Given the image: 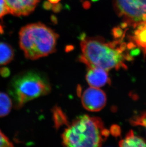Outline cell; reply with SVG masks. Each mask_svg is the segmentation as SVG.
Here are the masks:
<instances>
[{
  "label": "cell",
  "instance_id": "obj_18",
  "mask_svg": "<svg viewBox=\"0 0 146 147\" xmlns=\"http://www.w3.org/2000/svg\"><path fill=\"white\" fill-rule=\"evenodd\" d=\"M60 0H49V1L51 3H58V1Z\"/></svg>",
  "mask_w": 146,
  "mask_h": 147
},
{
  "label": "cell",
  "instance_id": "obj_4",
  "mask_svg": "<svg viewBox=\"0 0 146 147\" xmlns=\"http://www.w3.org/2000/svg\"><path fill=\"white\" fill-rule=\"evenodd\" d=\"M51 86L44 75L35 71L21 72L13 77L8 92L15 108L19 109L28 101L50 93Z\"/></svg>",
  "mask_w": 146,
  "mask_h": 147
},
{
  "label": "cell",
  "instance_id": "obj_12",
  "mask_svg": "<svg viewBox=\"0 0 146 147\" xmlns=\"http://www.w3.org/2000/svg\"><path fill=\"white\" fill-rule=\"evenodd\" d=\"M12 106L11 98L7 94L0 92V117L8 115L11 111Z\"/></svg>",
  "mask_w": 146,
  "mask_h": 147
},
{
  "label": "cell",
  "instance_id": "obj_17",
  "mask_svg": "<svg viewBox=\"0 0 146 147\" xmlns=\"http://www.w3.org/2000/svg\"><path fill=\"white\" fill-rule=\"evenodd\" d=\"M113 127H114V128H112V129H113V131L112 132V134L115 136H118L121 132L120 131V128H119L118 126H116V125L113 126Z\"/></svg>",
  "mask_w": 146,
  "mask_h": 147
},
{
  "label": "cell",
  "instance_id": "obj_7",
  "mask_svg": "<svg viewBox=\"0 0 146 147\" xmlns=\"http://www.w3.org/2000/svg\"><path fill=\"white\" fill-rule=\"evenodd\" d=\"M9 13L17 16H26L32 13L40 0H5Z\"/></svg>",
  "mask_w": 146,
  "mask_h": 147
},
{
  "label": "cell",
  "instance_id": "obj_2",
  "mask_svg": "<svg viewBox=\"0 0 146 147\" xmlns=\"http://www.w3.org/2000/svg\"><path fill=\"white\" fill-rule=\"evenodd\" d=\"M109 131L98 117L81 116L73 121L62 134V144L66 147H101Z\"/></svg>",
  "mask_w": 146,
  "mask_h": 147
},
{
  "label": "cell",
  "instance_id": "obj_1",
  "mask_svg": "<svg viewBox=\"0 0 146 147\" xmlns=\"http://www.w3.org/2000/svg\"><path fill=\"white\" fill-rule=\"evenodd\" d=\"M79 60L87 67H98L108 71L127 68L126 63L133 59L127 51L128 45L121 40L106 42L100 37H83Z\"/></svg>",
  "mask_w": 146,
  "mask_h": 147
},
{
  "label": "cell",
  "instance_id": "obj_16",
  "mask_svg": "<svg viewBox=\"0 0 146 147\" xmlns=\"http://www.w3.org/2000/svg\"><path fill=\"white\" fill-rule=\"evenodd\" d=\"M9 13L5 0H0V19Z\"/></svg>",
  "mask_w": 146,
  "mask_h": 147
},
{
  "label": "cell",
  "instance_id": "obj_5",
  "mask_svg": "<svg viewBox=\"0 0 146 147\" xmlns=\"http://www.w3.org/2000/svg\"><path fill=\"white\" fill-rule=\"evenodd\" d=\"M113 5L125 27L135 28L146 21V0H114Z\"/></svg>",
  "mask_w": 146,
  "mask_h": 147
},
{
  "label": "cell",
  "instance_id": "obj_11",
  "mask_svg": "<svg viewBox=\"0 0 146 147\" xmlns=\"http://www.w3.org/2000/svg\"><path fill=\"white\" fill-rule=\"evenodd\" d=\"M14 51L11 46L4 42H0V65H5L13 60Z\"/></svg>",
  "mask_w": 146,
  "mask_h": 147
},
{
  "label": "cell",
  "instance_id": "obj_13",
  "mask_svg": "<svg viewBox=\"0 0 146 147\" xmlns=\"http://www.w3.org/2000/svg\"><path fill=\"white\" fill-rule=\"evenodd\" d=\"M130 123L134 126L146 128V111L132 117L130 120Z\"/></svg>",
  "mask_w": 146,
  "mask_h": 147
},
{
  "label": "cell",
  "instance_id": "obj_8",
  "mask_svg": "<svg viewBox=\"0 0 146 147\" xmlns=\"http://www.w3.org/2000/svg\"><path fill=\"white\" fill-rule=\"evenodd\" d=\"M88 68L86 80L90 86L99 88L107 84H110L108 71L98 67Z\"/></svg>",
  "mask_w": 146,
  "mask_h": 147
},
{
  "label": "cell",
  "instance_id": "obj_15",
  "mask_svg": "<svg viewBox=\"0 0 146 147\" xmlns=\"http://www.w3.org/2000/svg\"><path fill=\"white\" fill-rule=\"evenodd\" d=\"M13 144L0 129V147H13Z\"/></svg>",
  "mask_w": 146,
  "mask_h": 147
},
{
  "label": "cell",
  "instance_id": "obj_14",
  "mask_svg": "<svg viewBox=\"0 0 146 147\" xmlns=\"http://www.w3.org/2000/svg\"><path fill=\"white\" fill-rule=\"evenodd\" d=\"M54 113V119L56 125L57 127H58L61 124L68 123L66 116L62 113L60 109L58 108L55 109Z\"/></svg>",
  "mask_w": 146,
  "mask_h": 147
},
{
  "label": "cell",
  "instance_id": "obj_10",
  "mask_svg": "<svg viewBox=\"0 0 146 147\" xmlns=\"http://www.w3.org/2000/svg\"><path fill=\"white\" fill-rule=\"evenodd\" d=\"M119 145L122 147H146V142L142 138L135 135L131 130L127 133L124 139L120 140Z\"/></svg>",
  "mask_w": 146,
  "mask_h": 147
},
{
  "label": "cell",
  "instance_id": "obj_9",
  "mask_svg": "<svg viewBox=\"0 0 146 147\" xmlns=\"http://www.w3.org/2000/svg\"><path fill=\"white\" fill-rule=\"evenodd\" d=\"M130 37V48H138L141 49L144 57L146 56V21L140 24L136 27Z\"/></svg>",
  "mask_w": 146,
  "mask_h": 147
},
{
  "label": "cell",
  "instance_id": "obj_6",
  "mask_svg": "<svg viewBox=\"0 0 146 147\" xmlns=\"http://www.w3.org/2000/svg\"><path fill=\"white\" fill-rule=\"evenodd\" d=\"M82 103L86 110L90 111H98L106 105L107 98L102 90L97 88H89L83 93Z\"/></svg>",
  "mask_w": 146,
  "mask_h": 147
},
{
  "label": "cell",
  "instance_id": "obj_3",
  "mask_svg": "<svg viewBox=\"0 0 146 147\" xmlns=\"http://www.w3.org/2000/svg\"><path fill=\"white\" fill-rule=\"evenodd\" d=\"M19 35V45L27 59L37 60L56 51L58 34L44 24L26 25Z\"/></svg>",
  "mask_w": 146,
  "mask_h": 147
}]
</instances>
